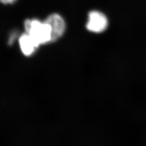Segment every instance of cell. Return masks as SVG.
Segmentation results:
<instances>
[{"label":"cell","mask_w":146,"mask_h":146,"mask_svg":"<svg viewBox=\"0 0 146 146\" xmlns=\"http://www.w3.org/2000/svg\"><path fill=\"white\" fill-rule=\"evenodd\" d=\"M25 27L27 33L33 37L38 46L51 43L52 29L50 25L46 21L29 19L25 21Z\"/></svg>","instance_id":"obj_1"},{"label":"cell","mask_w":146,"mask_h":146,"mask_svg":"<svg viewBox=\"0 0 146 146\" xmlns=\"http://www.w3.org/2000/svg\"><path fill=\"white\" fill-rule=\"evenodd\" d=\"M108 25V20L106 16L102 12L93 11L89 13L88 21L86 25L89 31L101 33L106 31Z\"/></svg>","instance_id":"obj_2"},{"label":"cell","mask_w":146,"mask_h":146,"mask_svg":"<svg viewBox=\"0 0 146 146\" xmlns=\"http://www.w3.org/2000/svg\"><path fill=\"white\" fill-rule=\"evenodd\" d=\"M45 21L50 26L52 29V41H56L62 36L66 31V23L62 17L57 13L48 16Z\"/></svg>","instance_id":"obj_3"},{"label":"cell","mask_w":146,"mask_h":146,"mask_svg":"<svg viewBox=\"0 0 146 146\" xmlns=\"http://www.w3.org/2000/svg\"><path fill=\"white\" fill-rule=\"evenodd\" d=\"M21 51L24 55L29 56L32 55L39 46L28 33L22 35L19 40Z\"/></svg>","instance_id":"obj_4"},{"label":"cell","mask_w":146,"mask_h":146,"mask_svg":"<svg viewBox=\"0 0 146 146\" xmlns=\"http://www.w3.org/2000/svg\"><path fill=\"white\" fill-rule=\"evenodd\" d=\"M16 0H0V2L3 4H12L15 2Z\"/></svg>","instance_id":"obj_5"}]
</instances>
